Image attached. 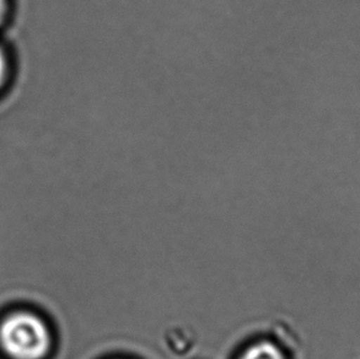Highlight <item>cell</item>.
Returning <instances> with one entry per match:
<instances>
[{"mask_svg":"<svg viewBox=\"0 0 360 359\" xmlns=\"http://www.w3.org/2000/svg\"><path fill=\"white\" fill-rule=\"evenodd\" d=\"M0 342L14 359H41L51 347V336L37 316L19 313L3 322Z\"/></svg>","mask_w":360,"mask_h":359,"instance_id":"6da1fadb","label":"cell"},{"mask_svg":"<svg viewBox=\"0 0 360 359\" xmlns=\"http://www.w3.org/2000/svg\"><path fill=\"white\" fill-rule=\"evenodd\" d=\"M6 69H8V64H6V57H5L4 52L0 49V88L4 83L5 75H6Z\"/></svg>","mask_w":360,"mask_h":359,"instance_id":"3957f363","label":"cell"},{"mask_svg":"<svg viewBox=\"0 0 360 359\" xmlns=\"http://www.w3.org/2000/svg\"><path fill=\"white\" fill-rule=\"evenodd\" d=\"M8 11V0H0V25L3 24Z\"/></svg>","mask_w":360,"mask_h":359,"instance_id":"277c9868","label":"cell"},{"mask_svg":"<svg viewBox=\"0 0 360 359\" xmlns=\"http://www.w3.org/2000/svg\"><path fill=\"white\" fill-rule=\"evenodd\" d=\"M240 359H285V357L277 346L263 341L245 351V353Z\"/></svg>","mask_w":360,"mask_h":359,"instance_id":"7a4b0ae2","label":"cell"}]
</instances>
